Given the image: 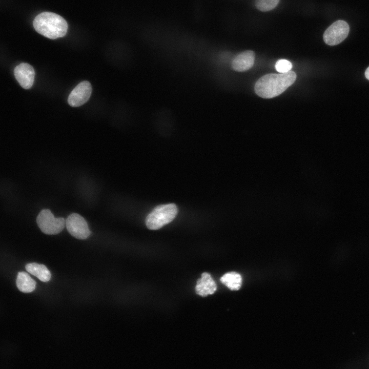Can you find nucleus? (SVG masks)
<instances>
[{"mask_svg": "<svg viewBox=\"0 0 369 369\" xmlns=\"http://www.w3.org/2000/svg\"><path fill=\"white\" fill-rule=\"evenodd\" d=\"M293 71L284 73H269L260 77L255 83L256 94L263 98H271L285 91L296 80Z\"/></svg>", "mask_w": 369, "mask_h": 369, "instance_id": "1", "label": "nucleus"}, {"mask_svg": "<svg viewBox=\"0 0 369 369\" xmlns=\"http://www.w3.org/2000/svg\"><path fill=\"white\" fill-rule=\"evenodd\" d=\"M275 67L277 71L280 73H284L291 71L292 64L286 59H280L276 63Z\"/></svg>", "mask_w": 369, "mask_h": 369, "instance_id": "15", "label": "nucleus"}, {"mask_svg": "<svg viewBox=\"0 0 369 369\" xmlns=\"http://www.w3.org/2000/svg\"><path fill=\"white\" fill-rule=\"evenodd\" d=\"M255 61V53L247 50L238 54L232 62V67L236 71L243 72L251 69Z\"/></svg>", "mask_w": 369, "mask_h": 369, "instance_id": "9", "label": "nucleus"}, {"mask_svg": "<svg viewBox=\"0 0 369 369\" xmlns=\"http://www.w3.org/2000/svg\"><path fill=\"white\" fill-rule=\"evenodd\" d=\"M216 290L217 285L211 275L207 272L203 273L201 278L197 281L195 286L196 293L200 296L206 297L213 294Z\"/></svg>", "mask_w": 369, "mask_h": 369, "instance_id": "10", "label": "nucleus"}, {"mask_svg": "<svg viewBox=\"0 0 369 369\" xmlns=\"http://www.w3.org/2000/svg\"><path fill=\"white\" fill-rule=\"evenodd\" d=\"M92 87L88 81H83L78 84L70 93L68 102L72 107H79L86 102L90 97Z\"/></svg>", "mask_w": 369, "mask_h": 369, "instance_id": "7", "label": "nucleus"}, {"mask_svg": "<svg viewBox=\"0 0 369 369\" xmlns=\"http://www.w3.org/2000/svg\"><path fill=\"white\" fill-rule=\"evenodd\" d=\"M18 290L23 293H30L34 290L36 282L27 273L18 272L16 280Z\"/></svg>", "mask_w": 369, "mask_h": 369, "instance_id": "12", "label": "nucleus"}, {"mask_svg": "<svg viewBox=\"0 0 369 369\" xmlns=\"http://www.w3.org/2000/svg\"><path fill=\"white\" fill-rule=\"evenodd\" d=\"M14 74L20 86L24 89H29L33 85L35 71L30 65L21 63L14 68Z\"/></svg>", "mask_w": 369, "mask_h": 369, "instance_id": "8", "label": "nucleus"}, {"mask_svg": "<svg viewBox=\"0 0 369 369\" xmlns=\"http://www.w3.org/2000/svg\"><path fill=\"white\" fill-rule=\"evenodd\" d=\"M177 213V207L174 203L157 206L146 217V226L150 230L159 229L171 222Z\"/></svg>", "mask_w": 369, "mask_h": 369, "instance_id": "3", "label": "nucleus"}, {"mask_svg": "<svg viewBox=\"0 0 369 369\" xmlns=\"http://www.w3.org/2000/svg\"><path fill=\"white\" fill-rule=\"evenodd\" d=\"M349 31V25L345 21L337 20L325 30L323 35V40L328 45H337L346 38Z\"/></svg>", "mask_w": 369, "mask_h": 369, "instance_id": "5", "label": "nucleus"}, {"mask_svg": "<svg viewBox=\"0 0 369 369\" xmlns=\"http://www.w3.org/2000/svg\"><path fill=\"white\" fill-rule=\"evenodd\" d=\"M26 270L31 274L36 276L43 282H47L51 278V273L44 264L30 263L26 264Z\"/></svg>", "mask_w": 369, "mask_h": 369, "instance_id": "11", "label": "nucleus"}, {"mask_svg": "<svg viewBox=\"0 0 369 369\" xmlns=\"http://www.w3.org/2000/svg\"><path fill=\"white\" fill-rule=\"evenodd\" d=\"M365 76L366 78L369 80V67L365 70Z\"/></svg>", "mask_w": 369, "mask_h": 369, "instance_id": "16", "label": "nucleus"}, {"mask_svg": "<svg viewBox=\"0 0 369 369\" xmlns=\"http://www.w3.org/2000/svg\"><path fill=\"white\" fill-rule=\"evenodd\" d=\"M220 281L232 291L239 290L242 284L241 275L235 272H231L224 274L220 278Z\"/></svg>", "mask_w": 369, "mask_h": 369, "instance_id": "13", "label": "nucleus"}, {"mask_svg": "<svg viewBox=\"0 0 369 369\" xmlns=\"http://www.w3.org/2000/svg\"><path fill=\"white\" fill-rule=\"evenodd\" d=\"M66 227L69 233L78 239H85L91 233L86 220L77 213H72L67 217Z\"/></svg>", "mask_w": 369, "mask_h": 369, "instance_id": "6", "label": "nucleus"}, {"mask_svg": "<svg viewBox=\"0 0 369 369\" xmlns=\"http://www.w3.org/2000/svg\"><path fill=\"white\" fill-rule=\"evenodd\" d=\"M33 25L38 33L50 39L64 36L68 29L67 23L63 17L50 12H44L37 15Z\"/></svg>", "mask_w": 369, "mask_h": 369, "instance_id": "2", "label": "nucleus"}, {"mask_svg": "<svg viewBox=\"0 0 369 369\" xmlns=\"http://www.w3.org/2000/svg\"><path fill=\"white\" fill-rule=\"evenodd\" d=\"M36 222L40 230L48 235L58 234L66 225V220L64 218L54 217L48 209H44L40 212L37 217Z\"/></svg>", "mask_w": 369, "mask_h": 369, "instance_id": "4", "label": "nucleus"}, {"mask_svg": "<svg viewBox=\"0 0 369 369\" xmlns=\"http://www.w3.org/2000/svg\"><path fill=\"white\" fill-rule=\"evenodd\" d=\"M280 0H255V6L260 11L266 12L275 8Z\"/></svg>", "mask_w": 369, "mask_h": 369, "instance_id": "14", "label": "nucleus"}]
</instances>
